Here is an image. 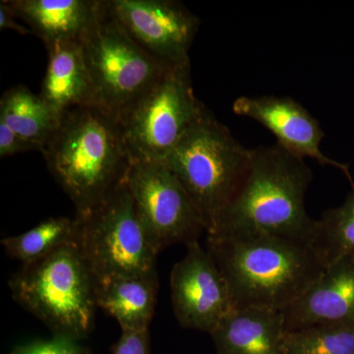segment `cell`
I'll use <instances>...</instances> for the list:
<instances>
[{"mask_svg": "<svg viewBox=\"0 0 354 354\" xmlns=\"http://www.w3.org/2000/svg\"><path fill=\"white\" fill-rule=\"evenodd\" d=\"M207 249L227 279L235 307L283 311L327 268L310 242L262 232L208 235Z\"/></svg>", "mask_w": 354, "mask_h": 354, "instance_id": "1", "label": "cell"}, {"mask_svg": "<svg viewBox=\"0 0 354 354\" xmlns=\"http://www.w3.org/2000/svg\"><path fill=\"white\" fill-rule=\"evenodd\" d=\"M313 172L304 160L278 144L253 149L243 180L213 234H262L300 239L312 244L316 220L310 218L305 197Z\"/></svg>", "mask_w": 354, "mask_h": 354, "instance_id": "2", "label": "cell"}, {"mask_svg": "<svg viewBox=\"0 0 354 354\" xmlns=\"http://www.w3.org/2000/svg\"><path fill=\"white\" fill-rule=\"evenodd\" d=\"M41 153L77 215L88 213L124 183L131 165L120 122L95 106L65 113Z\"/></svg>", "mask_w": 354, "mask_h": 354, "instance_id": "3", "label": "cell"}, {"mask_svg": "<svg viewBox=\"0 0 354 354\" xmlns=\"http://www.w3.org/2000/svg\"><path fill=\"white\" fill-rule=\"evenodd\" d=\"M253 149L246 148L206 108L164 162L183 186L213 234L243 180Z\"/></svg>", "mask_w": 354, "mask_h": 354, "instance_id": "4", "label": "cell"}, {"mask_svg": "<svg viewBox=\"0 0 354 354\" xmlns=\"http://www.w3.org/2000/svg\"><path fill=\"white\" fill-rule=\"evenodd\" d=\"M9 288L14 300L53 335L81 341L92 332L97 283L77 242L23 265Z\"/></svg>", "mask_w": 354, "mask_h": 354, "instance_id": "5", "label": "cell"}, {"mask_svg": "<svg viewBox=\"0 0 354 354\" xmlns=\"http://www.w3.org/2000/svg\"><path fill=\"white\" fill-rule=\"evenodd\" d=\"M97 106L120 122L169 69L146 53L109 12L106 0L80 39Z\"/></svg>", "mask_w": 354, "mask_h": 354, "instance_id": "6", "label": "cell"}, {"mask_svg": "<svg viewBox=\"0 0 354 354\" xmlns=\"http://www.w3.org/2000/svg\"><path fill=\"white\" fill-rule=\"evenodd\" d=\"M76 218L77 243L97 285L118 277L156 271L160 251L140 218L125 181L88 213L76 214Z\"/></svg>", "mask_w": 354, "mask_h": 354, "instance_id": "7", "label": "cell"}, {"mask_svg": "<svg viewBox=\"0 0 354 354\" xmlns=\"http://www.w3.org/2000/svg\"><path fill=\"white\" fill-rule=\"evenodd\" d=\"M190 78V65L169 69L120 121L131 160L164 162L204 113Z\"/></svg>", "mask_w": 354, "mask_h": 354, "instance_id": "8", "label": "cell"}, {"mask_svg": "<svg viewBox=\"0 0 354 354\" xmlns=\"http://www.w3.org/2000/svg\"><path fill=\"white\" fill-rule=\"evenodd\" d=\"M125 183L160 252L197 241L206 232L190 197L164 162L131 160Z\"/></svg>", "mask_w": 354, "mask_h": 354, "instance_id": "9", "label": "cell"}, {"mask_svg": "<svg viewBox=\"0 0 354 354\" xmlns=\"http://www.w3.org/2000/svg\"><path fill=\"white\" fill-rule=\"evenodd\" d=\"M109 12L137 44L167 68L190 65L200 21L176 0H106Z\"/></svg>", "mask_w": 354, "mask_h": 354, "instance_id": "10", "label": "cell"}, {"mask_svg": "<svg viewBox=\"0 0 354 354\" xmlns=\"http://www.w3.org/2000/svg\"><path fill=\"white\" fill-rule=\"evenodd\" d=\"M187 252L171 274L172 306L184 328L211 333L234 308L230 286L208 249L198 241L186 244Z\"/></svg>", "mask_w": 354, "mask_h": 354, "instance_id": "11", "label": "cell"}, {"mask_svg": "<svg viewBox=\"0 0 354 354\" xmlns=\"http://www.w3.org/2000/svg\"><path fill=\"white\" fill-rule=\"evenodd\" d=\"M232 111L267 128L286 152L302 160L313 158L320 165L334 167L344 172L353 185L348 165L327 157L321 150L325 133L319 121L299 102L290 97L242 95L235 100Z\"/></svg>", "mask_w": 354, "mask_h": 354, "instance_id": "12", "label": "cell"}, {"mask_svg": "<svg viewBox=\"0 0 354 354\" xmlns=\"http://www.w3.org/2000/svg\"><path fill=\"white\" fill-rule=\"evenodd\" d=\"M286 332L315 326L354 327V260L328 265L323 274L283 310Z\"/></svg>", "mask_w": 354, "mask_h": 354, "instance_id": "13", "label": "cell"}, {"mask_svg": "<svg viewBox=\"0 0 354 354\" xmlns=\"http://www.w3.org/2000/svg\"><path fill=\"white\" fill-rule=\"evenodd\" d=\"M283 311L234 307L211 333L216 354H285Z\"/></svg>", "mask_w": 354, "mask_h": 354, "instance_id": "14", "label": "cell"}, {"mask_svg": "<svg viewBox=\"0 0 354 354\" xmlns=\"http://www.w3.org/2000/svg\"><path fill=\"white\" fill-rule=\"evenodd\" d=\"M44 46L78 41L92 25L102 0H4Z\"/></svg>", "mask_w": 354, "mask_h": 354, "instance_id": "15", "label": "cell"}, {"mask_svg": "<svg viewBox=\"0 0 354 354\" xmlns=\"http://www.w3.org/2000/svg\"><path fill=\"white\" fill-rule=\"evenodd\" d=\"M46 48L48 64L41 97L62 116L81 106H97L80 41L51 44Z\"/></svg>", "mask_w": 354, "mask_h": 354, "instance_id": "16", "label": "cell"}, {"mask_svg": "<svg viewBox=\"0 0 354 354\" xmlns=\"http://www.w3.org/2000/svg\"><path fill=\"white\" fill-rule=\"evenodd\" d=\"M158 290L156 271L109 279L97 285V308L113 316L122 332H146L155 313Z\"/></svg>", "mask_w": 354, "mask_h": 354, "instance_id": "17", "label": "cell"}, {"mask_svg": "<svg viewBox=\"0 0 354 354\" xmlns=\"http://www.w3.org/2000/svg\"><path fill=\"white\" fill-rule=\"evenodd\" d=\"M62 116L41 95L17 85L0 100V121L11 128L36 150H44L59 127Z\"/></svg>", "mask_w": 354, "mask_h": 354, "instance_id": "18", "label": "cell"}, {"mask_svg": "<svg viewBox=\"0 0 354 354\" xmlns=\"http://www.w3.org/2000/svg\"><path fill=\"white\" fill-rule=\"evenodd\" d=\"M78 221L75 218H48L24 234L2 239L7 255L23 265L36 262L60 247L77 242Z\"/></svg>", "mask_w": 354, "mask_h": 354, "instance_id": "19", "label": "cell"}, {"mask_svg": "<svg viewBox=\"0 0 354 354\" xmlns=\"http://www.w3.org/2000/svg\"><path fill=\"white\" fill-rule=\"evenodd\" d=\"M312 245L327 266L339 260H354V184L344 204L327 209L316 220Z\"/></svg>", "mask_w": 354, "mask_h": 354, "instance_id": "20", "label": "cell"}, {"mask_svg": "<svg viewBox=\"0 0 354 354\" xmlns=\"http://www.w3.org/2000/svg\"><path fill=\"white\" fill-rule=\"evenodd\" d=\"M285 354H354V327L315 326L288 330Z\"/></svg>", "mask_w": 354, "mask_h": 354, "instance_id": "21", "label": "cell"}, {"mask_svg": "<svg viewBox=\"0 0 354 354\" xmlns=\"http://www.w3.org/2000/svg\"><path fill=\"white\" fill-rule=\"evenodd\" d=\"M12 354H91L79 341L69 337L53 335L48 341H35L19 346Z\"/></svg>", "mask_w": 354, "mask_h": 354, "instance_id": "22", "label": "cell"}, {"mask_svg": "<svg viewBox=\"0 0 354 354\" xmlns=\"http://www.w3.org/2000/svg\"><path fill=\"white\" fill-rule=\"evenodd\" d=\"M113 354H150L149 332H122Z\"/></svg>", "mask_w": 354, "mask_h": 354, "instance_id": "23", "label": "cell"}, {"mask_svg": "<svg viewBox=\"0 0 354 354\" xmlns=\"http://www.w3.org/2000/svg\"><path fill=\"white\" fill-rule=\"evenodd\" d=\"M32 150H36L35 146L14 132L3 121H0V157L3 158Z\"/></svg>", "mask_w": 354, "mask_h": 354, "instance_id": "24", "label": "cell"}, {"mask_svg": "<svg viewBox=\"0 0 354 354\" xmlns=\"http://www.w3.org/2000/svg\"><path fill=\"white\" fill-rule=\"evenodd\" d=\"M16 16L10 10L4 0L0 1V29L13 30V31L19 32L21 35L31 34L29 29H26L24 26L18 24L16 22Z\"/></svg>", "mask_w": 354, "mask_h": 354, "instance_id": "25", "label": "cell"}]
</instances>
